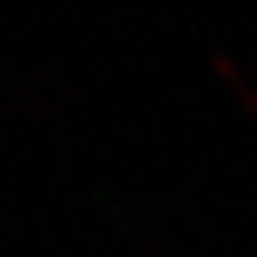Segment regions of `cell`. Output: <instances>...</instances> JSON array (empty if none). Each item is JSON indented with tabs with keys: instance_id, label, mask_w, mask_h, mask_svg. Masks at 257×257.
Masks as SVG:
<instances>
[{
	"instance_id": "cell-1",
	"label": "cell",
	"mask_w": 257,
	"mask_h": 257,
	"mask_svg": "<svg viewBox=\"0 0 257 257\" xmlns=\"http://www.w3.org/2000/svg\"><path fill=\"white\" fill-rule=\"evenodd\" d=\"M207 62H212V71L228 83L236 104L245 108L249 116H257V75H253V67H245V62L232 50H224V46H212V50H207Z\"/></svg>"
}]
</instances>
